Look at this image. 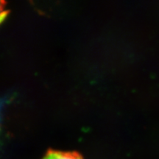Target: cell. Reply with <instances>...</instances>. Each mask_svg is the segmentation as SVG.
Here are the masks:
<instances>
[{"mask_svg":"<svg viewBox=\"0 0 159 159\" xmlns=\"http://www.w3.org/2000/svg\"><path fill=\"white\" fill-rule=\"evenodd\" d=\"M42 159H83V158L77 152L49 150Z\"/></svg>","mask_w":159,"mask_h":159,"instance_id":"1","label":"cell"},{"mask_svg":"<svg viewBox=\"0 0 159 159\" xmlns=\"http://www.w3.org/2000/svg\"><path fill=\"white\" fill-rule=\"evenodd\" d=\"M6 11L5 7V2L4 0H0V24L5 19Z\"/></svg>","mask_w":159,"mask_h":159,"instance_id":"2","label":"cell"}]
</instances>
